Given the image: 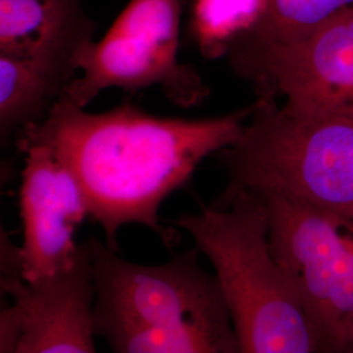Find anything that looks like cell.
<instances>
[{
    "label": "cell",
    "instance_id": "obj_4",
    "mask_svg": "<svg viewBox=\"0 0 353 353\" xmlns=\"http://www.w3.org/2000/svg\"><path fill=\"white\" fill-rule=\"evenodd\" d=\"M85 242L97 290L96 336L108 341L127 331L182 326L234 331L217 279L199 265L198 248L164 265H144L96 239Z\"/></svg>",
    "mask_w": 353,
    "mask_h": 353
},
{
    "label": "cell",
    "instance_id": "obj_9",
    "mask_svg": "<svg viewBox=\"0 0 353 353\" xmlns=\"http://www.w3.org/2000/svg\"><path fill=\"white\" fill-rule=\"evenodd\" d=\"M26 153L20 189L23 245L21 275L32 281L75 261L80 245L75 230L89 216L85 194L72 172L49 145L16 143Z\"/></svg>",
    "mask_w": 353,
    "mask_h": 353
},
{
    "label": "cell",
    "instance_id": "obj_3",
    "mask_svg": "<svg viewBox=\"0 0 353 353\" xmlns=\"http://www.w3.org/2000/svg\"><path fill=\"white\" fill-rule=\"evenodd\" d=\"M217 160L229 191L353 205V118L299 117L256 97L240 138Z\"/></svg>",
    "mask_w": 353,
    "mask_h": 353
},
{
    "label": "cell",
    "instance_id": "obj_14",
    "mask_svg": "<svg viewBox=\"0 0 353 353\" xmlns=\"http://www.w3.org/2000/svg\"><path fill=\"white\" fill-rule=\"evenodd\" d=\"M341 352L353 353V325L352 327L348 330V332L345 334L343 343H341Z\"/></svg>",
    "mask_w": 353,
    "mask_h": 353
},
{
    "label": "cell",
    "instance_id": "obj_7",
    "mask_svg": "<svg viewBox=\"0 0 353 353\" xmlns=\"http://www.w3.org/2000/svg\"><path fill=\"white\" fill-rule=\"evenodd\" d=\"M228 59L256 97L280 100L288 113L353 118V8L301 39L237 46Z\"/></svg>",
    "mask_w": 353,
    "mask_h": 353
},
{
    "label": "cell",
    "instance_id": "obj_11",
    "mask_svg": "<svg viewBox=\"0 0 353 353\" xmlns=\"http://www.w3.org/2000/svg\"><path fill=\"white\" fill-rule=\"evenodd\" d=\"M70 85L37 64L0 54V138L8 144L24 128L41 123Z\"/></svg>",
    "mask_w": 353,
    "mask_h": 353
},
{
    "label": "cell",
    "instance_id": "obj_12",
    "mask_svg": "<svg viewBox=\"0 0 353 353\" xmlns=\"http://www.w3.org/2000/svg\"><path fill=\"white\" fill-rule=\"evenodd\" d=\"M271 0H194L190 36L207 59L227 57L259 26Z\"/></svg>",
    "mask_w": 353,
    "mask_h": 353
},
{
    "label": "cell",
    "instance_id": "obj_8",
    "mask_svg": "<svg viewBox=\"0 0 353 353\" xmlns=\"http://www.w3.org/2000/svg\"><path fill=\"white\" fill-rule=\"evenodd\" d=\"M1 290L12 306L1 312L0 352L93 353L96 281L84 241L75 261L62 270L26 281L21 275L19 249L3 252Z\"/></svg>",
    "mask_w": 353,
    "mask_h": 353
},
{
    "label": "cell",
    "instance_id": "obj_6",
    "mask_svg": "<svg viewBox=\"0 0 353 353\" xmlns=\"http://www.w3.org/2000/svg\"><path fill=\"white\" fill-rule=\"evenodd\" d=\"M181 0H130L106 34L80 52L64 96L85 108L102 90L128 93L160 87L176 106L201 105L210 94L202 76L178 59Z\"/></svg>",
    "mask_w": 353,
    "mask_h": 353
},
{
    "label": "cell",
    "instance_id": "obj_10",
    "mask_svg": "<svg viewBox=\"0 0 353 353\" xmlns=\"http://www.w3.org/2000/svg\"><path fill=\"white\" fill-rule=\"evenodd\" d=\"M94 29L81 0H0V54L28 59L68 84Z\"/></svg>",
    "mask_w": 353,
    "mask_h": 353
},
{
    "label": "cell",
    "instance_id": "obj_1",
    "mask_svg": "<svg viewBox=\"0 0 353 353\" xmlns=\"http://www.w3.org/2000/svg\"><path fill=\"white\" fill-rule=\"evenodd\" d=\"M252 109L254 103L205 119L157 117L132 103L88 113L63 94L16 143H42L55 152L80 183L89 216L101 225L112 250L118 252L117 236L127 224L150 228L173 248L179 234L161 225V204L204 159L237 141Z\"/></svg>",
    "mask_w": 353,
    "mask_h": 353
},
{
    "label": "cell",
    "instance_id": "obj_13",
    "mask_svg": "<svg viewBox=\"0 0 353 353\" xmlns=\"http://www.w3.org/2000/svg\"><path fill=\"white\" fill-rule=\"evenodd\" d=\"M352 8L353 0H271L259 26L234 48L293 42Z\"/></svg>",
    "mask_w": 353,
    "mask_h": 353
},
{
    "label": "cell",
    "instance_id": "obj_5",
    "mask_svg": "<svg viewBox=\"0 0 353 353\" xmlns=\"http://www.w3.org/2000/svg\"><path fill=\"white\" fill-rule=\"evenodd\" d=\"M259 195L274 256L300 292L323 352H341L353 325V205Z\"/></svg>",
    "mask_w": 353,
    "mask_h": 353
},
{
    "label": "cell",
    "instance_id": "obj_2",
    "mask_svg": "<svg viewBox=\"0 0 353 353\" xmlns=\"http://www.w3.org/2000/svg\"><path fill=\"white\" fill-rule=\"evenodd\" d=\"M173 225L212 263L240 353H323L300 292L272 254L259 194L224 190L212 205L181 214Z\"/></svg>",
    "mask_w": 353,
    "mask_h": 353
}]
</instances>
